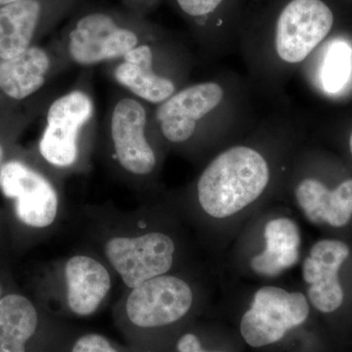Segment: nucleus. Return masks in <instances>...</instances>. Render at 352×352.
Listing matches in <instances>:
<instances>
[{
  "instance_id": "nucleus-1",
  "label": "nucleus",
  "mask_w": 352,
  "mask_h": 352,
  "mask_svg": "<svg viewBox=\"0 0 352 352\" xmlns=\"http://www.w3.org/2000/svg\"><path fill=\"white\" fill-rule=\"evenodd\" d=\"M145 210L89 206L82 212L85 249L104 261L124 289L168 274L175 263L173 237L151 226Z\"/></svg>"
},
{
  "instance_id": "nucleus-2",
  "label": "nucleus",
  "mask_w": 352,
  "mask_h": 352,
  "mask_svg": "<svg viewBox=\"0 0 352 352\" xmlns=\"http://www.w3.org/2000/svg\"><path fill=\"white\" fill-rule=\"evenodd\" d=\"M0 191L9 203L13 231L21 245L48 239L66 219L61 179L41 164L6 160L0 166Z\"/></svg>"
},
{
  "instance_id": "nucleus-3",
  "label": "nucleus",
  "mask_w": 352,
  "mask_h": 352,
  "mask_svg": "<svg viewBox=\"0 0 352 352\" xmlns=\"http://www.w3.org/2000/svg\"><path fill=\"white\" fill-rule=\"evenodd\" d=\"M115 281L107 264L82 248L45 266L36 300L54 314L89 317L107 302Z\"/></svg>"
},
{
  "instance_id": "nucleus-4",
  "label": "nucleus",
  "mask_w": 352,
  "mask_h": 352,
  "mask_svg": "<svg viewBox=\"0 0 352 352\" xmlns=\"http://www.w3.org/2000/svg\"><path fill=\"white\" fill-rule=\"evenodd\" d=\"M267 162L248 146L222 152L199 177L197 201L214 219H226L258 200L270 182Z\"/></svg>"
},
{
  "instance_id": "nucleus-5",
  "label": "nucleus",
  "mask_w": 352,
  "mask_h": 352,
  "mask_svg": "<svg viewBox=\"0 0 352 352\" xmlns=\"http://www.w3.org/2000/svg\"><path fill=\"white\" fill-rule=\"evenodd\" d=\"M151 38V30L140 16L91 7L76 13L65 30L64 50L74 63L92 67L122 59Z\"/></svg>"
},
{
  "instance_id": "nucleus-6",
  "label": "nucleus",
  "mask_w": 352,
  "mask_h": 352,
  "mask_svg": "<svg viewBox=\"0 0 352 352\" xmlns=\"http://www.w3.org/2000/svg\"><path fill=\"white\" fill-rule=\"evenodd\" d=\"M94 113V99L82 89L71 90L50 104L38 152L41 164L60 179L87 170L90 147L85 131Z\"/></svg>"
},
{
  "instance_id": "nucleus-7",
  "label": "nucleus",
  "mask_w": 352,
  "mask_h": 352,
  "mask_svg": "<svg viewBox=\"0 0 352 352\" xmlns=\"http://www.w3.org/2000/svg\"><path fill=\"white\" fill-rule=\"evenodd\" d=\"M194 300L188 282L168 273L124 289L113 307V316L132 342L143 332L182 320L193 307Z\"/></svg>"
},
{
  "instance_id": "nucleus-8",
  "label": "nucleus",
  "mask_w": 352,
  "mask_h": 352,
  "mask_svg": "<svg viewBox=\"0 0 352 352\" xmlns=\"http://www.w3.org/2000/svg\"><path fill=\"white\" fill-rule=\"evenodd\" d=\"M148 124L149 116L142 101L124 96L113 104L109 117L107 161L113 175L132 189L149 180L159 163Z\"/></svg>"
},
{
  "instance_id": "nucleus-9",
  "label": "nucleus",
  "mask_w": 352,
  "mask_h": 352,
  "mask_svg": "<svg viewBox=\"0 0 352 352\" xmlns=\"http://www.w3.org/2000/svg\"><path fill=\"white\" fill-rule=\"evenodd\" d=\"M309 305L302 293H288L277 287L256 292L252 307L241 321V333L248 344L261 347L283 339L289 329L302 325Z\"/></svg>"
},
{
  "instance_id": "nucleus-10",
  "label": "nucleus",
  "mask_w": 352,
  "mask_h": 352,
  "mask_svg": "<svg viewBox=\"0 0 352 352\" xmlns=\"http://www.w3.org/2000/svg\"><path fill=\"white\" fill-rule=\"evenodd\" d=\"M333 25L332 10L322 0H292L277 20L275 50L287 64L305 61Z\"/></svg>"
},
{
  "instance_id": "nucleus-11",
  "label": "nucleus",
  "mask_w": 352,
  "mask_h": 352,
  "mask_svg": "<svg viewBox=\"0 0 352 352\" xmlns=\"http://www.w3.org/2000/svg\"><path fill=\"white\" fill-rule=\"evenodd\" d=\"M82 0H18L0 7V59H10L34 45Z\"/></svg>"
},
{
  "instance_id": "nucleus-12",
  "label": "nucleus",
  "mask_w": 352,
  "mask_h": 352,
  "mask_svg": "<svg viewBox=\"0 0 352 352\" xmlns=\"http://www.w3.org/2000/svg\"><path fill=\"white\" fill-rule=\"evenodd\" d=\"M219 82H204L177 90L170 98L157 105L154 119L162 136L170 144L188 142L195 135L199 124L224 99Z\"/></svg>"
},
{
  "instance_id": "nucleus-13",
  "label": "nucleus",
  "mask_w": 352,
  "mask_h": 352,
  "mask_svg": "<svg viewBox=\"0 0 352 352\" xmlns=\"http://www.w3.org/2000/svg\"><path fill=\"white\" fill-rule=\"evenodd\" d=\"M54 317L36 298L8 292L0 298V352H29L41 333L56 326Z\"/></svg>"
},
{
  "instance_id": "nucleus-14",
  "label": "nucleus",
  "mask_w": 352,
  "mask_h": 352,
  "mask_svg": "<svg viewBox=\"0 0 352 352\" xmlns=\"http://www.w3.org/2000/svg\"><path fill=\"white\" fill-rule=\"evenodd\" d=\"M349 256V247L342 241L322 240L312 247L303 263V279L310 285L308 298L319 311H335L344 302L338 273Z\"/></svg>"
},
{
  "instance_id": "nucleus-15",
  "label": "nucleus",
  "mask_w": 352,
  "mask_h": 352,
  "mask_svg": "<svg viewBox=\"0 0 352 352\" xmlns=\"http://www.w3.org/2000/svg\"><path fill=\"white\" fill-rule=\"evenodd\" d=\"M116 82L142 102L160 105L177 91L175 80L155 69V51L150 39L127 52L113 69Z\"/></svg>"
},
{
  "instance_id": "nucleus-16",
  "label": "nucleus",
  "mask_w": 352,
  "mask_h": 352,
  "mask_svg": "<svg viewBox=\"0 0 352 352\" xmlns=\"http://www.w3.org/2000/svg\"><path fill=\"white\" fill-rule=\"evenodd\" d=\"M50 51L32 45L10 59H0V91L13 100H25L41 90L53 69Z\"/></svg>"
},
{
  "instance_id": "nucleus-17",
  "label": "nucleus",
  "mask_w": 352,
  "mask_h": 352,
  "mask_svg": "<svg viewBox=\"0 0 352 352\" xmlns=\"http://www.w3.org/2000/svg\"><path fill=\"white\" fill-rule=\"evenodd\" d=\"M298 205L310 221L342 227L349 223L352 217V179L340 183L329 190L324 183L307 178L296 188Z\"/></svg>"
},
{
  "instance_id": "nucleus-18",
  "label": "nucleus",
  "mask_w": 352,
  "mask_h": 352,
  "mask_svg": "<svg viewBox=\"0 0 352 352\" xmlns=\"http://www.w3.org/2000/svg\"><path fill=\"white\" fill-rule=\"evenodd\" d=\"M265 250L252 259L254 272L263 276H277L282 271L295 265L298 259L300 235L293 220H271L264 229Z\"/></svg>"
},
{
  "instance_id": "nucleus-19",
  "label": "nucleus",
  "mask_w": 352,
  "mask_h": 352,
  "mask_svg": "<svg viewBox=\"0 0 352 352\" xmlns=\"http://www.w3.org/2000/svg\"><path fill=\"white\" fill-rule=\"evenodd\" d=\"M352 72V50L342 41L331 44L322 65L321 82L329 94H337L349 82Z\"/></svg>"
},
{
  "instance_id": "nucleus-20",
  "label": "nucleus",
  "mask_w": 352,
  "mask_h": 352,
  "mask_svg": "<svg viewBox=\"0 0 352 352\" xmlns=\"http://www.w3.org/2000/svg\"><path fill=\"white\" fill-rule=\"evenodd\" d=\"M65 352H120L105 336L87 333L76 337L71 344H67Z\"/></svg>"
},
{
  "instance_id": "nucleus-21",
  "label": "nucleus",
  "mask_w": 352,
  "mask_h": 352,
  "mask_svg": "<svg viewBox=\"0 0 352 352\" xmlns=\"http://www.w3.org/2000/svg\"><path fill=\"white\" fill-rule=\"evenodd\" d=\"M223 0H175L176 6L187 17L201 19L214 12Z\"/></svg>"
},
{
  "instance_id": "nucleus-22",
  "label": "nucleus",
  "mask_w": 352,
  "mask_h": 352,
  "mask_svg": "<svg viewBox=\"0 0 352 352\" xmlns=\"http://www.w3.org/2000/svg\"><path fill=\"white\" fill-rule=\"evenodd\" d=\"M176 349L179 352H200L201 344L200 340L194 333H185L178 340Z\"/></svg>"
},
{
  "instance_id": "nucleus-23",
  "label": "nucleus",
  "mask_w": 352,
  "mask_h": 352,
  "mask_svg": "<svg viewBox=\"0 0 352 352\" xmlns=\"http://www.w3.org/2000/svg\"><path fill=\"white\" fill-rule=\"evenodd\" d=\"M156 0H122L127 11L136 16H142Z\"/></svg>"
},
{
  "instance_id": "nucleus-24",
  "label": "nucleus",
  "mask_w": 352,
  "mask_h": 352,
  "mask_svg": "<svg viewBox=\"0 0 352 352\" xmlns=\"http://www.w3.org/2000/svg\"><path fill=\"white\" fill-rule=\"evenodd\" d=\"M6 161V151H4L3 146H2L1 143H0V166H1L2 164H3Z\"/></svg>"
},
{
  "instance_id": "nucleus-25",
  "label": "nucleus",
  "mask_w": 352,
  "mask_h": 352,
  "mask_svg": "<svg viewBox=\"0 0 352 352\" xmlns=\"http://www.w3.org/2000/svg\"><path fill=\"white\" fill-rule=\"evenodd\" d=\"M10 291H6V287H4L3 282H2L1 278H0V298H2L6 294Z\"/></svg>"
},
{
  "instance_id": "nucleus-26",
  "label": "nucleus",
  "mask_w": 352,
  "mask_h": 352,
  "mask_svg": "<svg viewBox=\"0 0 352 352\" xmlns=\"http://www.w3.org/2000/svg\"><path fill=\"white\" fill-rule=\"evenodd\" d=\"M15 1H18V0H0V7L7 6V4H10Z\"/></svg>"
},
{
  "instance_id": "nucleus-27",
  "label": "nucleus",
  "mask_w": 352,
  "mask_h": 352,
  "mask_svg": "<svg viewBox=\"0 0 352 352\" xmlns=\"http://www.w3.org/2000/svg\"><path fill=\"white\" fill-rule=\"evenodd\" d=\"M349 148H351V152L352 154V132H351V138H349Z\"/></svg>"
},
{
  "instance_id": "nucleus-28",
  "label": "nucleus",
  "mask_w": 352,
  "mask_h": 352,
  "mask_svg": "<svg viewBox=\"0 0 352 352\" xmlns=\"http://www.w3.org/2000/svg\"><path fill=\"white\" fill-rule=\"evenodd\" d=\"M200 352H208V351H206L205 349H201Z\"/></svg>"
}]
</instances>
